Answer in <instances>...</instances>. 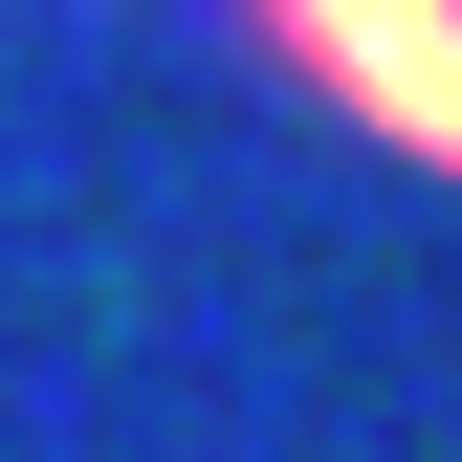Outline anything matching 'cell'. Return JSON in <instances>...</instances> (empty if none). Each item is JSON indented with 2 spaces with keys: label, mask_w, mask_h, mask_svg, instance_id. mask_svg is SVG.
<instances>
[{
  "label": "cell",
  "mask_w": 462,
  "mask_h": 462,
  "mask_svg": "<svg viewBox=\"0 0 462 462\" xmlns=\"http://www.w3.org/2000/svg\"><path fill=\"white\" fill-rule=\"evenodd\" d=\"M264 67L309 110H353L396 177H462V0H243Z\"/></svg>",
  "instance_id": "obj_1"
}]
</instances>
